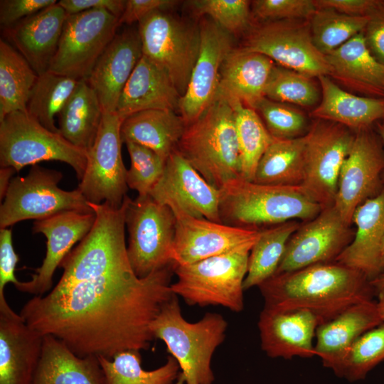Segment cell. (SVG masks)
Returning a JSON list of instances; mask_svg holds the SVG:
<instances>
[{"instance_id": "obj_19", "label": "cell", "mask_w": 384, "mask_h": 384, "mask_svg": "<svg viewBox=\"0 0 384 384\" xmlns=\"http://www.w3.org/2000/svg\"><path fill=\"white\" fill-rule=\"evenodd\" d=\"M382 141L370 128L357 131L342 165L334 206L351 225L356 208L371 198L384 170Z\"/></svg>"}, {"instance_id": "obj_16", "label": "cell", "mask_w": 384, "mask_h": 384, "mask_svg": "<svg viewBox=\"0 0 384 384\" xmlns=\"http://www.w3.org/2000/svg\"><path fill=\"white\" fill-rule=\"evenodd\" d=\"M176 217L174 265H186L240 249H252L262 229L232 226L184 214Z\"/></svg>"}, {"instance_id": "obj_12", "label": "cell", "mask_w": 384, "mask_h": 384, "mask_svg": "<svg viewBox=\"0 0 384 384\" xmlns=\"http://www.w3.org/2000/svg\"><path fill=\"white\" fill-rule=\"evenodd\" d=\"M241 48L262 53L279 66L310 78L331 74L326 55L313 42L309 23L267 21L251 29Z\"/></svg>"}, {"instance_id": "obj_48", "label": "cell", "mask_w": 384, "mask_h": 384, "mask_svg": "<svg viewBox=\"0 0 384 384\" xmlns=\"http://www.w3.org/2000/svg\"><path fill=\"white\" fill-rule=\"evenodd\" d=\"M57 2L55 0H1L0 23L5 29L9 28Z\"/></svg>"}, {"instance_id": "obj_24", "label": "cell", "mask_w": 384, "mask_h": 384, "mask_svg": "<svg viewBox=\"0 0 384 384\" xmlns=\"http://www.w3.org/2000/svg\"><path fill=\"white\" fill-rule=\"evenodd\" d=\"M381 323L375 301L366 300L350 306L317 327L316 356L336 374L354 341Z\"/></svg>"}, {"instance_id": "obj_40", "label": "cell", "mask_w": 384, "mask_h": 384, "mask_svg": "<svg viewBox=\"0 0 384 384\" xmlns=\"http://www.w3.org/2000/svg\"><path fill=\"white\" fill-rule=\"evenodd\" d=\"M369 16H352L330 9H317L310 19L313 42L326 55L363 32Z\"/></svg>"}, {"instance_id": "obj_18", "label": "cell", "mask_w": 384, "mask_h": 384, "mask_svg": "<svg viewBox=\"0 0 384 384\" xmlns=\"http://www.w3.org/2000/svg\"><path fill=\"white\" fill-rule=\"evenodd\" d=\"M349 226L334 205L323 208L292 234L276 274L335 262L353 239Z\"/></svg>"}, {"instance_id": "obj_22", "label": "cell", "mask_w": 384, "mask_h": 384, "mask_svg": "<svg viewBox=\"0 0 384 384\" xmlns=\"http://www.w3.org/2000/svg\"><path fill=\"white\" fill-rule=\"evenodd\" d=\"M142 57L138 29L117 33L85 80L95 91L104 112H116L120 95Z\"/></svg>"}, {"instance_id": "obj_31", "label": "cell", "mask_w": 384, "mask_h": 384, "mask_svg": "<svg viewBox=\"0 0 384 384\" xmlns=\"http://www.w3.org/2000/svg\"><path fill=\"white\" fill-rule=\"evenodd\" d=\"M33 384H106L98 358H81L51 335L43 336Z\"/></svg>"}, {"instance_id": "obj_26", "label": "cell", "mask_w": 384, "mask_h": 384, "mask_svg": "<svg viewBox=\"0 0 384 384\" xmlns=\"http://www.w3.org/2000/svg\"><path fill=\"white\" fill-rule=\"evenodd\" d=\"M352 222L356 230L335 262L357 270L370 281L381 273L380 250L384 238V191L360 205Z\"/></svg>"}, {"instance_id": "obj_27", "label": "cell", "mask_w": 384, "mask_h": 384, "mask_svg": "<svg viewBox=\"0 0 384 384\" xmlns=\"http://www.w3.org/2000/svg\"><path fill=\"white\" fill-rule=\"evenodd\" d=\"M274 65L272 60L262 53L233 48L220 68L218 93L255 110L265 97V88Z\"/></svg>"}, {"instance_id": "obj_47", "label": "cell", "mask_w": 384, "mask_h": 384, "mask_svg": "<svg viewBox=\"0 0 384 384\" xmlns=\"http://www.w3.org/2000/svg\"><path fill=\"white\" fill-rule=\"evenodd\" d=\"M18 257L12 244V233L9 228L0 230V308L9 306L6 302L4 289L6 284L12 283L16 287L21 281L15 276V269Z\"/></svg>"}, {"instance_id": "obj_28", "label": "cell", "mask_w": 384, "mask_h": 384, "mask_svg": "<svg viewBox=\"0 0 384 384\" xmlns=\"http://www.w3.org/2000/svg\"><path fill=\"white\" fill-rule=\"evenodd\" d=\"M181 95L167 74L142 55L119 99L116 113L124 119L146 110H178Z\"/></svg>"}, {"instance_id": "obj_46", "label": "cell", "mask_w": 384, "mask_h": 384, "mask_svg": "<svg viewBox=\"0 0 384 384\" xmlns=\"http://www.w3.org/2000/svg\"><path fill=\"white\" fill-rule=\"evenodd\" d=\"M252 9L256 16L267 21L311 19L317 10L313 0H256Z\"/></svg>"}, {"instance_id": "obj_8", "label": "cell", "mask_w": 384, "mask_h": 384, "mask_svg": "<svg viewBox=\"0 0 384 384\" xmlns=\"http://www.w3.org/2000/svg\"><path fill=\"white\" fill-rule=\"evenodd\" d=\"M138 23L142 55L167 74L181 97L198 56L199 26L168 11H156Z\"/></svg>"}, {"instance_id": "obj_56", "label": "cell", "mask_w": 384, "mask_h": 384, "mask_svg": "<svg viewBox=\"0 0 384 384\" xmlns=\"http://www.w3.org/2000/svg\"><path fill=\"white\" fill-rule=\"evenodd\" d=\"M376 128H377L378 134L384 146V126L380 122H377Z\"/></svg>"}, {"instance_id": "obj_9", "label": "cell", "mask_w": 384, "mask_h": 384, "mask_svg": "<svg viewBox=\"0 0 384 384\" xmlns=\"http://www.w3.org/2000/svg\"><path fill=\"white\" fill-rule=\"evenodd\" d=\"M62 178L60 171L37 164L26 176L13 178L0 207L1 229L64 211L93 212L79 189L65 191L58 186Z\"/></svg>"}, {"instance_id": "obj_52", "label": "cell", "mask_w": 384, "mask_h": 384, "mask_svg": "<svg viewBox=\"0 0 384 384\" xmlns=\"http://www.w3.org/2000/svg\"><path fill=\"white\" fill-rule=\"evenodd\" d=\"M317 9H330L352 16H366L371 11L376 0H318Z\"/></svg>"}, {"instance_id": "obj_3", "label": "cell", "mask_w": 384, "mask_h": 384, "mask_svg": "<svg viewBox=\"0 0 384 384\" xmlns=\"http://www.w3.org/2000/svg\"><path fill=\"white\" fill-rule=\"evenodd\" d=\"M228 322L217 313H206L191 323L182 315L178 297L173 294L150 326L154 338L163 341L178 363L177 384H213L211 360L224 341Z\"/></svg>"}, {"instance_id": "obj_43", "label": "cell", "mask_w": 384, "mask_h": 384, "mask_svg": "<svg viewBox=\"0 0 384 384\" xmlns=\"http://www.w3.org/2000/svg\"><path fill=\"white\" fill-rule=\"evenodd\" d=\"M188 4L195 16L211 19L230 34L240 33L249 28V1L193 0Z\"/></svg>"}, {"instance_id": "obj_38", "label": "cell", "mask_w": 384, "mask_h": 384, "mask_svg": "<svg viewBox=\"0 0 384 384\" xmlns=\"http://www.w3.org/2000/svg\"><path fill=\"white\" fill-rule=\"evenodd\" d=\"M98 360L106 384H173L180 370L178 362L171 356L161 367L145 370L138 350L121 352L112 359L98 357Z\"/></svg>"}, {"instance_id": "obj_32", "label": "cell", "mask_w": 384, "mask_h": 384, "mask_svg": "<svg viewBox=\"0 0 384 384\" xmlns=\"http://www.w3.org/2000/svg\"><path fill=\"white\" fill-rule=\"evenodd\" d=\"M186 124L180 114L169 110H146L135 112L122 121V142L147 147L166 161L177 150Z\"/></svg>"}, {"instance_id": "obj_25", "label": "cell", "mask_w": 384, "mask_h": 384, "mask_svg": "<svg viewBox=\"0 0 384 384\" xmlns=\"http://www.w3.org/2000/svg\"><path fill=\"white\" fill-rule=\"evenodd\" d=\"M67 16L57 2L6 29L11 43L38 75L48 71Z\"/></svg>"}, {"instance_id": "obj_33", "label": "cell", "mask_w": 384, "mask_h": 384, "mask_svg": "<svg viewBox=\"0 0 384 384\" xmlns=\"http://www.w3.org/2000/svg\"><path fill=\"white\" fill-rule=\"evenodd\" d=\"M104 111L95 91L85 80H80L58 114L60 134L86 152L93 145Z\"/></svg>"}, {"instance_id": "obj_44", "label": "cell", "mask_w": 384, "mask_h": 384, "mask_svg": "<svg viewBox=\"0 0 384 384\" xmlns=\"http://www.w3.org/2000/svg\"><path fill=\"white\" fill-rule=\"evenodd\" d=\"M125 144L131 160L127 172V186L139 197L149 196L164 173L166 161L147 147L133 142Z\"/></svg>"}, {"instance_id": "obj_4", "label": "cell", "mask_w": 384, "mask_h": 384, "mask_svg": "<svg viewBox=\"0 0 384 384\" xmlns=\"http://www.w3.org/2000/svg\"><path fill=\"white\" fill-rule=\"evenodd\" d=\"M220 191L221 222L232 226L260 229L296 219L307 222L322 210L302 186L262 184L239 178Z\"/></svg>"}, {"instance_id": "obj_39", "label": "cell", "mask_w": 384, "mask_h": 384, "mask_svg": "<svg viewBox=\"0 0 384 384\" xmlns=\"http://www.w3.org/2000/svg\"><path fill=\"white\" fill-rule=\"evenodd\" d=\"M80 80L47 71L38 75L27 104V113L50 131L60 133L55 124Z\"/></svg>"}, {"instance_id": "obj_15", "label": "cell", "mask_w": 384, "mask_h": 384, "mask_svg": "<svg viewBox=\"0 0 384 384\" xmlns=\"http://www.w3.org/2000/svg\"><path fill=\"white\" fill-rule=\"evenodd\" d=\"M149 195L174 214L222 223L220 189L210 184L178 150L167 159L164 173Z\"/></svg>"}, {"instance_id": "obj_58", "label": "cell", "mask_w": 384, "mask_h": 384, "mask_svg": "<svg viewBox=\"0 0 384 384\" xmlns=\"http://www.w3.org/2000/svg\"><path fill=\"white\" fill-rule=\"evenodd\" d=\"M384 126V119H382V122H380Z\"/></svg>"}, {"instance_id": "obj_7", "label": "cell", "mask_w": 384, "mask_h": 384, "mask_svg": "<svg viewBox=\"0 0 384 384\" xmlns=\"http://www.w3.org/2000/svg\"><path fill=\"white\" fill-rule=\"evenodd\" d=\"M43 161L68 164L80 181L87 166V152L60 133L48 130L27 112H14L0 121L1 167L19 171Z\"/></svg>"}, {"instance_id": "obj_37", "label": "cell", "mask_w": 384, "mask_h": 384, "mask_svg": "<svg viewBox=\"0 0 384 384\" xmlns=\"http://www.w3.org/2000/svg\"><path fill=\"white\" fill-rule=\"evenodd\" d=\"M224 97L234 112L240 154L241 178L252 181L258 163L274 138L256 110L245 106L237 100Z\"/></svg>"}, {"instance_id": "obj_21", "label": "cell", "mask_w": 384, "mask_h": 384, "mask_svg": "<svg viewBox=\"0 0 384 384\" xmlns=\"http://www.w3.org/2000/svg\"><path fill=\"white\" fill-rule=\"evenodd\" d=\"M319 317L307 310L263 308L257 323L262 350L270 358L316 356L314 338Z\"/></svg>"}, {"instance_id": "obj_50", "label": "cell", "mask_w": 384, "mask_h": 384, "mask_svg": "<svg viewBox=\"0 0 384 384\" xmlns=\"http://www.w3.org/2000/svg\"><path fill=\"white\" fill-rule=\"evenodd\" d=\"M178 2L175 0H126L124 11L118 18L119 24L139 23L156 11H168Z\"/></svg>"}, {"instance_id": "obj_57", "label": "cell", "mask_w": 384, "mask_h": 384, "mask_svg": "<svg viewBox=\"0 0 384 384\" xmlns=\"http://www.w3.org/2000/svg\"><path fill=\"white\" fill-rule=\"evenodd\" d=\"M380 270H381V273L384 272V238L383 240L381 250H380Z\"/></svg>"}, {"instance_id": "obj_23", "label": "cell", "mask_w": 384, "mask_h": 384, "mask_svg": "<svg viewBox=\"0 0 384 384\" xmlns=\"http://www.w3.org/2000/svg\"><path fill=\"white\" fill-rule=\"evenodd\" d=\"M43 341L11 307L0 309V384H33Z\"/></svg>"}, {"instance_id": "obj_17", "label": "cell", "mask_w": 384, "mask_h": 384, "mask_svg": "<svg viewBox=\"0 0 384 384\" xmlns=\"http://www.w3.org/2000/svg\"><path fill=\"white\" fill-rule=\"evenodd\" d=\"M201 45L178 111L186 125L196 120L215 100L222 64L233 48L231 34L211 19L203 17L198 25Z\"/></svg>"}, {"instance_id": "obj_55", "label": "cell", "mask_w": 384, "mask_h": 384, "mask_svg": "<svg viewBox=\"0 0 384 384\" xmlns=\"http://www.w3.org/2000/svg\"><path fill=\"white\" fill-rule=\"evenodd\" d=\"M370 283L375 292L380 289L384 288V272L370 280Z\"/></svg>"}, {"instance_id": "obj_30", "label": "cell", "mask_w": 384, "mask_h": 384, "mask_svg": "<svg viewBox=\"0 0 384 384\" xmlns=\"http://www.w3.org/2000/svg\"><path fill=\"white\" fill-rule=\"evenodd\" d=\"M321 100L311 115L357 131L384 119V98L359 96L339 87L328 75L318 77Z\"/></svg>"}, {"instance_id": "obj_59", "label": "cell", "mask_w": 384, "mask_h": 384, "mask_svg": "<svg viewBox=\"0 0 384 384\" xmlns=\"http://www.w3.org/2000/svg\"><path fill=\"white\" fill-rule=\"evenodd\" d=\"M173 384H174V383H173ZM175 384H177V383H175Z\"/></svg>"}, {"instance_id": "obj_2", "label": "cell", "mask_w": 384, "mask_h": 384, "mask_svg": "<svg viewBox=\"0 0 384 384\" xmlns=\"http://www.w3.org/2000/svg\"><path fill=\"white\" fill-rule=\"evenodd\" d=\"M258 288L264 308L307 310L321 324L353 304L371 300L375 292L364 274L336 262L275 274Z\"/></svg>"}, {"instance_id": "obj_41", "label": "cell", "mask_w": 384, "mask_h": 384, "mask_svg": "<svg viewBox=\"0 0 384 384\" xmlns=\"http://www.w3.org/2000/svg\"><path fill=\"white\" fill-rule=\"evenodd\" d=\"M384 361V323L370 329L351 346L335 374L350 382L363 380Z\"/></svg>"}, {"instance_id": "obj_5", "label": "cell", "mask_w": 384, "mask_h": 384, "mask_svg": "<svg viewBox=\"0 0 384 384\" xmlns=\"http://www.w3.org/2000/svg\"><path fill=\"white\" fill-rule=\"evenodd\" d=\"M177 150L213 186L220 189L241 178L233 110L218 93L194 122L186 125Z\"/></svg>"}, {"instance_id": "obj_1", "label": "cell", "mask_w": 384, "mask_h": 384, "mask_svg": "<svg viewBox=\"0 0 384 384\" xmlns=\"http://www.w3.org/2000/svg\"><path fill=\"white\" fill-rule=\"evenodd\" d=\"M173 264L144 278L131 265L80 281L57 283L22 307L25 322L51 335L79 357H113L146 350L154 339L150 326L171 291Z\"/></svg>"}, {"instance_id": "obj_53", "label": "cell", "mask_w": 384, "mask_h": 384, "mask_svg": "<svg viewBox=\"0 0 384 384\" xmlns=\"http://www.w3.org/2000/svg\"><path fill=\"white\" fill-rule=\"evenodd\" d=\"M16 171L12 167H1L0 169V198L4 199L9 184L12 178V175Z\"/></svg>"}, {"instance_id": "obj_35", "label": "cell", "mask_w": 384, "mask_h": 384, "mask_svg": "<svg viewBox=\"0 0 384 384\" xmlns=\"http://www.w3.org/2000/svg\"><path fill=\"white\" fill-rule=\"evenodd\" d=\"M38 75L11 45L0 40V121L14 112H27Z\"/></svg>"}, {"instance_id": "obj_54", "label": "cell", "mask_w": 384, "mask_h": 384, "mask_svg": "<svg viewBox=\"0 0 384 384\" xmlns=\"http://www.w3.org/2000/svg\"><path fill=\"white\" fill-rule=\"evenodd\" d=\"M377 301H375L377 309L382 322L384 323V288L376 291Z\"/></svg>"}, {"instance_id": "obj_13", "label": "cell", "mask_w": 384, "mask_h": 384, "mask_svg": "<svg viewBox=\"0 0 384 384\" xmlns=\"http://www.w3.org/2000/svg\"><path fill=\"white\" fill-rule=\"evenodd\" d=\"M305 136L301 186L323 209L334 205L340 171L355 134L343 125L319 119Z\"/></svg>"}, {"instance_id": "obj_45", "label": "cell", "mask_w": 384, "mask_h": 384, "mask_svg": "<svg viewBox=\"0 0 384 384\" xmlns=\"http://www.w3.org/2000/svg\"><path fill=\"white\" fill-rule=\"evenodd\" d=\"M255 110L261 114L273 138L289 139L302 137L306 125L305 116L288 104L264 97Z\"/></svg>"}, {"instance_id": "obj_6", "label": "cell", "mask_w": 384, "mask_h": 384, "mask_svg": "<svg viewBox=\"0 0 384 384\" xmlns=\"http://www.w3.org/2000/svg\"><path fill=\"white\" fill-rule=\"evenodd\" d=\"M251 249L236 250L186 265H174L171 292L190 306L244 309V281Z\"/></svg>"}, {"instance_id": "obj_51", "label": "cell", "mask_w": 384, "mask_h": 384, "mask_svg": "<svg viewBox=\"0 0 384 384\" xmlns=\"http://www.w3.org/2000/svg\"><path fill=\"white\" fill-rule=\"evenodd\" d=\"M125 2V0H60L58 4L68 15L91 9H105L119 18L124 11Z\"/></svg>"}, {"instance_id": "obj_49", "label": "cell", "mask_w": 384, "mask_h": 384, "mask_svg": "<svg viewBox=\"0 0 384 384\" xmlns=\"http://www.w3.org/2000/svg\"><path fill=\"white\" fill-rule=\"evenodd\" d=\"M369 20L363 31L368 49L372 55L384 64V1H377L368 14Z\"/></svg>"}, {"instance_id": "obj_14", "label": "cell", "mask_w": 384, "mask_h": 384, "mask_svg": "<svg viewBox=\"0 0 384 384\" xmlns=\"http://www.w3.org/2000/svg\"><path fill=\"white\" fill-rule=\"evenodd\" d=\"M122 121L116 112H104L97 137L87 152V166L78 189L90 203L120 207L127 196V170L121 154Z\"/></svg>"}, {"instance_id": "obj_20", "label": "cell", "mask_w": 384, "mask_h": 384, "mask_svg": "<svg viewBox=\"0 0 384 384\" xmlns=\"http://www.w3.org/2000/svg\"><path fill=\"white\" fill-rule=\"evenodd\" d=\"M94 212L64 211L33 222V233H42L46 239V253L42 265L31 279L20 282L15 287L20 292L43 296L53 286V277L58 267L73 245L90 232L95 221Z\"/></svg>"}, {"instance_id": "obj_11", "label": "cell", "mask_w": 384, "mask_h": 384, "mask_svg": "<svg viewBox=\"0 0 384 384\" xmlns=\"http://www.w3.org/2000/svg\"><path fill=\"white\" fill-rule=\"evenodd\" d=\"M119 26L118 18L105 9L68 15L48 71L86 80Z\"/></svg>"}, {"instance_id": "obj_10", "label": "cell", "mask_w": 384, "mask_h": 384, "mask_svg": "<svg viewBox=\"0 0 384 384\" xmlns=\"http://www.w3.org/2000/svg\"><path fill=\"white\" fill-rule=\"evenodd\" d=\"M129 240L127 256L134 274L144 278L172 263L176 217L168 206L150 195L127 196L125 213Z\"/></svg>"}, {"instance_id": "obj_34", "label": "cell", "mask_w": 384, "mask_h": 384, "mask_svg": "<svg viewBox=\"0 0 384 384\" xmlns=\"http://www.w3.org/2000/svg\"><path fill=\"white\" fill-rule=\"evenodd\" d=\"M306 136L274 139L260 159L252 181L269 185L301 186L304 177Z\"/></svg>"}, {"instance_id": "obj_29", "label": "cell", "mask_w": 384, "mask_h": 384, "mask_svg": "<svg viewBox=\"0 0 384 384\" xmlns=\"http://www.w3.org/2000/svg\"><path fill=\"white\" fill-rule=\"evenodd\" d=\"M330 75L366 97L384 98V64L368 49L363 32L326 55Z\"/></svg>"}, {"instance_id": "obj_36", "label": "cell", "mask_w": 384, "mask_h": 384, "mask_svg": "<svg viewBox=\"0 0 384 384\" xmlns=\"http://www.w3.org/2000/svg\"><path fill=\"white\" fill-rule=\"evenodd\" d=\"M299 227L296 220H290L262 230L250 252L245 290L259 287L276 274L287 242Z\"/></svg>"}, {"instance_id": "obj_42", "label": "cell", "mask_w": 384, "mask_h": 384, "mask_svg": "<svg viewBox=\"0 0 384 384\" xmlns=\"http://www.w3.org/2000/svg\"><path fill=\"white\" fill-rule=\"evenodd\" d=\"M319 93L311 78L275 64L265 95L276 102L307 107L318 102Z\"/></svg>"}]
</instances>
